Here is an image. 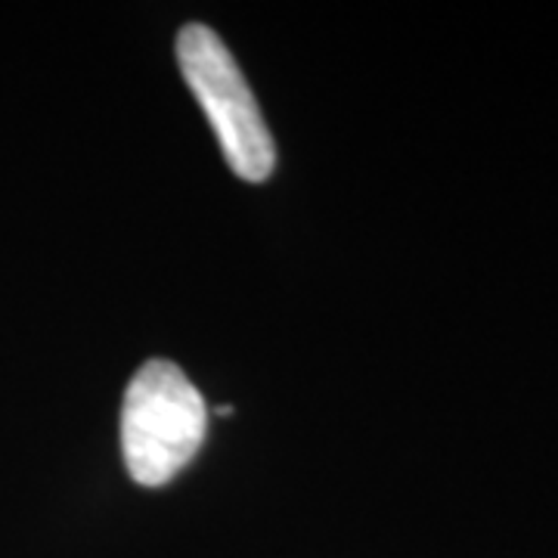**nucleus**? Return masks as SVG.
<instances>
[{"label":"nucleus","mask_w":558,"mask_h":558,"mask_svg":"<svg viewBox=\"0 0 558 558\" xmlns=\"http://www.w3.org/2000/svg\"><path fill=\"white\" fill-rule=\"evenodd\" d=\"M208 410L178 363L146 360L128 381L121 403V453L140 487H161L202 450Z\"/></svg>","instance_id":"1"},{"label":"nucleus","mask_w":558,"mask_h":558,"mask_svg":"<svg viewBox=\"0 0 558 558\" xmlns=\"http://www.w3.org/2000/svg\"><path fill=\"white\" fill-rule=\"evenodd\" d=\"M178 60L183 78L218 134L227 165L248 183L270 178L277 146L248 81L223 40L208 25L193 22L178 35Z\"/></svg>","instance_id":"2"}]
</instances>
